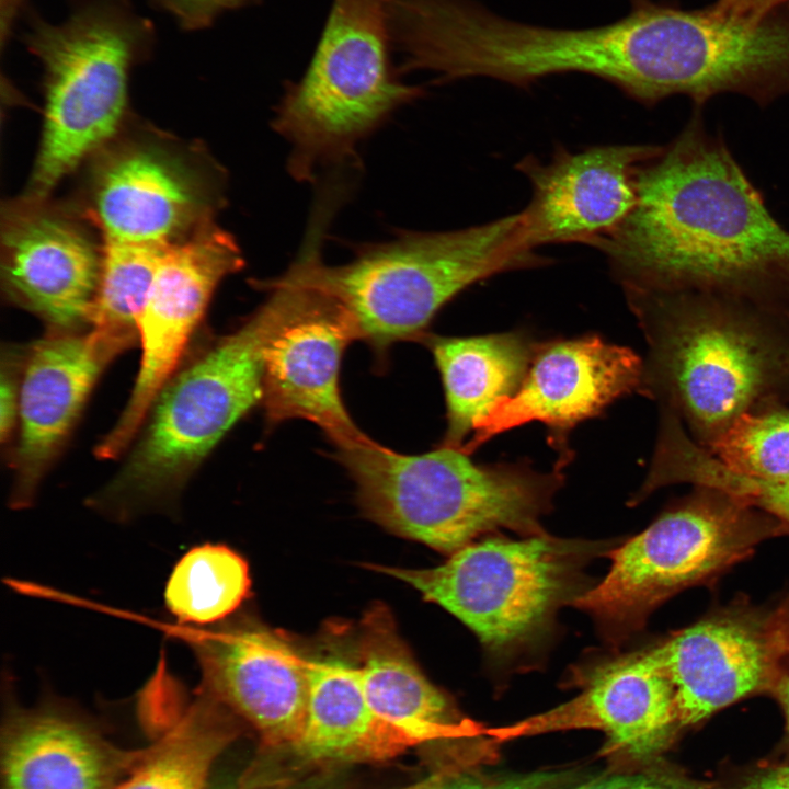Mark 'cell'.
Returning a JSON list of instances; mask_svg holds the SVG:
<instances>
[{
	"label": "cell",
	"mask_w": 789,
	"mask_h": 789,
	"mask_svg": "<svg viewBox=\"0 0 789 789\" xmlns=\"http://www.w3.org/2000/svg\"><path fill=\"white\" fill-rule=\"evenodd\" d=\"M573 789H719L714 784L679 773L647 770L615 774L584 782Z\"/></svg>",
	"instance_id": "f546056e"
},
{
	"label": "cell",
	"mask_w": 789,
	"mask_h": 789,
	"mask_svg": "<svg viewBox=\"0 0 789 789\" xmlns=\"http://www.w3.org/2000/svg\"><path fill=\"white\" fill-rule=\"evenodd\" d=\"M202 690L247 720L266 745H297L308 706V659L285 639L254 625L190 637Z\"/></svg>",
	"instance_id": "e0dca14e"
},
{
	"label": "cell",
	"mask_w": 789,
	"mask_h": 789,
	"mask_svg": "<svg viewBox=\"0 0 789 789\" xmlns=\"http://www.w3.org/2000/svg\"><path fill=\"white\" fill-rule=\"evenodd\" d=\"M121 352L92 329L49 333L33 345L21 378L12 507L34 500L99 376Z\"/></svg>",
	"instance_id": "ac0fdd59"
},
{
	"label": "cell",
	"mask_w": 789,
	"mask_h": 789,
	"mask_svg": "<svg viewBox=\"0 0 789 789\" xmlns=\"http://www.w3.org/2000/svg\"><path fill=\"white\" fill-rule=\"evenodd\" d=\"M624 291L648 345L640 393L698 445L789 403V310L723 291Z\"/></svg>",
	"instance_id": "7a4b0ae2"
},
{
	"label": "cell",
	"mask_w": 789,
	"mask_h": 789,
	"mask_svg": "<svg viewBox=\"0 0 789 789\" xmlns=\"http://www.w3.org/2000/svg\"><path fill=\"white\" fill-rule=\"evenodd\" d=\"M563 773L534 771L506 777H485L472 773L431 777L424 789H561Z\"/></svg>",
	"instance_id": "f1b7e54d"
},
{
	"label": "cell",
	"mask_w": 789,
	"mask_h": 789,
	"mask_svg": "<svg viewBox=\"0 0 789 789\" xmlns=\"http://www.w3.org/2000/svg\"><path fill=\"white\" fill-rule=\"evenodd\" d=\"M250 590L245 560L225 545L188 550L169 576L164 599L182 624L208 625L233 613Z\"/></svg>",
	"instance_id": "484cf974"
},
{
	"label": "cell",
	"mask_w": 789,
	"mask_h": 789,
	"mask_svg": "<svg viewBox=\"0 0 789 789\" xmlns=\"http://www.w3.org/2000/svg\"><path fill=\"white\" fill-rule=\"evenodd\" d=\"M361 631L359 678L376 714L416 744L474 734V723L421 672L386 606L369 609Z\"/></svg>",
	"instance_id": "44dd1931"
},
{
	"label": "cell",
	"mask_w": 789,
	"mask_h": 789,
	"mask_svg": "<svg viewBox=\"0 0 789 789\" xmlns=\"http://www.w3.org/2000/svg\"><path fill=\"white\" fill-rule=\"evenodd\" d=\"M425 342L441 374L446 434L441 445L460 449L467 436L522 385L538 343L525 333L438 336Z\"/></svg>",
	"instance_id": "603a6c76"
},
{
	"label": "cell",
	"mask_w": 789,
	"mask_h": 789,
	"mask_svg": "<svg viewBox=\"0 0 789 789\" xmlns=\"http://www.w3.org/2000/svg\"><path fill=\"white\" fill-rule=\"evenodd\" d=\"M741 789H789V766H774L757 771Z\"/></svg>",
	"instance_id": "e575fe53"
},
{
	"label": "cell",
	"mask_w": 789,
	"mask_h": 789,
	"mask_svg": "<svg viewBox=\"0 0 789 789\" xmlns=\"http://www.w3.org/2000/svg\"><path fill=\"white\" fill-rule=\"evenodd\" d=\"M597 249L624 289L723 291L789 310V232L700 114L643 163L632 211Z\"/></svg>",
	"instance_id": "6da1fadb"
},
{
	"label": "cell",
	"mask_w": 789,
	"mask_h": 789,
	"mask_svg": "<svg viewBox=\"0 0 789 789\" xmlns=\"http://www.w3.org/2000/svg\"><path fill=\"white\" fill-rule=\"evenodd\" d=\"M243 264L235 238L214 220L164 247L138 319L139 371L121 418L95 448L98 458H116L135 438L215 289Z\"/></svg>",
	"instance_id": "8fae6325"
},
{
	"label": "cell",
	"mask_w": 789,
	"mask_h": 789,
	"mask_svg": "<svg viewBox=\"0 0 789 789\" xmlns=\"http://www.w3.org/2000/svg\"><path fill=\"white\" fill-rule=\"evenodd\" d=\"M308 681L306 722L296 745L306 757L378 762L418 745L370 708L357 664L336 655L308 659Z\"/></svg>",
	"instance_id": "7402d4cb"
},
{
	"label": "cell",
	"mask_w": 789,
	"mask_h": 789,
	"mask_svg": "<svg viewBox=\"0 0 789 789\" xmlns=\"http://www.w3.org/2000/svg\"><path fill=\"white\" fill-rule=\"evenodd\" d=\"M660 146H594L558 149L542 163L526 157L517 169L531 198L523 209L533 245L584 243L598 248L625 222L637 202L641 167Z\"/></svg>",
	"instance_id": "2e32d148"
},
{
	"label": "cell",
	"mask_w": 789,
	"mask_h": 789,
	"mask_svg": "<svg viewBox=\"0 0 789 789\" xmlns=\"http://www.w3.org/2000/svg\"><path fill=\"white\" fill-rule=\"evenodd\" d=\"M335 446L334 456L355 482L368 518L449 556L501 528L524 537L545 534L541 517L563 483L559 471L481 465L444 445L416 455L367 436Z\"/></svg>",
	"instance_id": "3957f363"
},
{
	"label": "cell",
	"mask_w": 789,
	"mask_h": 789,
	"mask_svg": "<svg viewBox=\"0 0 789 789\" xmlns=\"http://www.w3.org/2000/svg\"><path fill=\"white\" fill-rule=\"evenodd\" d=\"M712 7L724 14L759 20L789 10V0H717Z\"/></svg>",
	"instance_id": "d6a6232c"
},
{
	"label": "cell",
	"mask_w": 789,
	"mask_h": 789,
	"mask_svg": "<svg viewBox=\"0 0 789 789\" xmlns=\"http://www.w3.org/2000/svg\"><path fill=\"white\" fill-rule=\"evenodd\" d=\"M142 39L138 21L99 4L78 10L60 24L33 27L27 42L44 67L45 112L24 196L47 198L78 164L112 140Z\"/></svg>",
	"instance_id": "9c48e42d"
},
{
	"label": "cell",
	"mask_w": 789,
	"mask_h": 789,
	"mask_svg": "<svg viewBox=\"0 0 789 789\" xmlns=\"http://www.w3.org/2000/svg\"><path fill=\"white\" fill-rule=\"evenodd\" d=\"M427 780H428V779H427ZM427 780H425V781H420V782H418V784H415V785H411V786L405 787V788H403V789H424L425 786H426V784H427Z\"/></svg>",
	"instance_id": "8d00e7d4"
},
{
	"label": "cell",
	"mask_w": 789,
	"mask_h": 789,
	"mask_svg": "<svg viewBox=\"0 0 789 789\" xmlns=\"http://www.w3.org/2000/svg\"><path fill=\"white\" fill-rule=\"evenodd\" d=\"M167 244L103 239L91 329L125 351L139 340L138 319Z\"/></svg>",
	"instance_id": "4316f807"
},
{
	"label": "cell",
	"mask_w": 789,
	"mask_h": 789,
	"mask_svg": "<svg viewBox=\"0 0 789 789\" xmlns=\"http://www.w3.org/2000/svg\"><path fill=\"white\" fill-rule=\"evenodd\" d=\"M389 33L388 0H333L311 62L273 121L291 146L288 168L297 180L352 157L359 140L422 94L395 78Z\"/></svg>",
	"instance_id": "ba28073f"
},
{
	"label": "cell",
	"mask_w": 789,
	"mask_h": 789,
	"mask_svg": "<svg viewBox=\"0 0 789 789\" xmlns=\"http://www.w3.org/2000/svg\"><path fill=\"white\" fill-rule=\"evenodd\" d=\"M105 146L88 185V215L102 239L168 244L214 220L222 175L203 153L147 135Z\"/></svg>",
	"instance_id": "30bf717a"
},
{
	"label": "cell",
	"mask_w": 789,
	"mask_h": 789,
	"mask_svg": "<svg viewBox=\"0 0 789 789\" xmlns=\"http://www.w3.org/2000/svg\"><path fill=\"white\" fill-rule=\"evenodd\" d=\"M299 285L297 304L265 353L263 399L267 423L302 419L335 444L361 439L340 389L344 351L357 340L343 307L315 285L301 262L288 268Z\"/></svg>",
	"instance_id": "5bb4252c"
},
{
	"label": "cell",
	"mask_w": 789,
	"mask_h": 789,
	"mask_svg": "<svg viewBox=\"0 0 789 789\" xmlns=\"http://www.w3.org/2000/svg\"><path fill=\"white\" fill-rule=\"evenodd\" d=\"M656 444L648 474L632 499L640 502L670 484L689 483L720 491L765 512L789 534V477L758 478L728 469L688 434L679 419L660 409Z\"/></svg>",
	"instance_id": "d4e9b609"
},
{
	"label": "cell",
	"mask_w": 789,
	"mask_h": 789,
	"mask_svg": "<svg viewBox=\"0 0 789 789\" xmlns=\"http://www.w3.org/2000/svg\"><path fill=\"white\" fill-rule=\"evenodd\" d=\"M674 689L682 727L755 694H770L784 650V599L720 607L650 647Z\"/></svg>",
	"instance_id": "7c38bea8"
},
{
	"label": "cell",
	"mask_w": 789,
	"mask_h": 789,
	"mask_svg": "<svg viewBox=\"0 0 789 789\" xmlns=\"http://www.w3.org/2000/svg\"><path fill=\"white\" fill-rule=\"evenodd\" d=\"M642 376L643 361L632 350L597 335L538 344L517 391L492 410L460 450L470 455L495 435L538 421L548 426L561 464L568 433L616 399L640 392Z\"/></svg>",
	"instance_id": "9a60e30c"
},
{
	"label": "cell",
	"mask_w": 789,
	"mask_h": 789,
	"mask_svg": "<svg viewBox=\"0 0 789 789\" xmlns=\"http://www.w3.org/2000/svg\"><path fill=\"white\" fill-rule=\"evenodd\" d=\"M102 259L103 241L72 210L24 195L2 210L3 290L50 333L90 324Z\"/></svg>",
	"instance_id": "4fadbf2b"
},
{
	"label": "cell",
	"mask_w": 789,
	"mask_h": 789,
	"mask_svg": "<svg viewBox=\"0 0 789 789\" xmlns=\"http://www.w3.org/2000/svg\"><path fill=\"white\" fill-rule=\"evenodd\" d=\"M262 285L271 291L267 300L162 387L124 466L92 500L96 507L126 517L141 504L173 494L262 402L266 348L299 296L297 285L284 278Z\"/></svg>",
	"instance_id": "5b68a950"
},
{
	"label": "cell",
	"mask_w": 789,
	"mask_h": 789,
	"mask_svg": "<svg viewBox=\"0 0 789 789\" xmlns=\"http://www.w3.org/2000/svg\"><path fill=\"white\" fill-rule=\"evenodd\" d=\"M170 717L115 789H205L211 767L236 734L231 711L201 689Z\"/></svg>",
	"instance_id": "cb8c5ba5"
},
{
	"label": "cell",
	"mask_w": 789,
	"mask_h": 789,
	"mask_svg": "<svg viewBox=\"0 0 789 789\" xmlns=\"http://www.w3.org/2000/svg\"><path fill=\"white\" fill-rule=\"evenodd\" d=\"M770 695L782 709L789 743V597L784 598V650L777 681Z\"/></svg>",
	"instance_id": "836d02e7"
},
{
	"label": "cell",
	"mask_w": 789,
	"mask_h": 789,
	"mask_svg": "<svg viewBox=\"0 0 789 789\" xmlns=\"http://www.w3.org/2000/svg\"><path fill=\"white\" fill-rule=\"evenodd\" d=\"M613 544L547 533L522 539L490 537L428 569L375 565L464 622L490 660L510 663L540 647L557 611L586 590L585 569Z\"/></svg>",
	"instance_id": "8992f818"
},
{
	"label": "cell",
	"mask_w": 789,
	"mask_h": 789,
	"mask_svg": "<svg viewBox=\"0 0 789 789\" xmlns=\"http://www.w3.org/2000/svg\"><path fill=\"white\" fill-rule=\"evenodd\" d=\"M14 359L11 353H8V357L2 359L0 384V434L2 442L10 438L19 416L22 375L19 376Z\"/></svg>",
	"instance_id": "1f68e13d"
},
{
	"label": "cell",
	"mask_w": 789,
	"mask_h": 789,
	"mask_svg": "<svg viewBox=\"0 0 789 789\" xmlns=\"http://www.w3.org/2000/svg\"><path fill=\"white\" fill-rule=\"evenodd\" d=\"M233 789H305L288 781L263 778L256 771H248Z\"/></svg>",
	"instance_id": "d590c367"
},
{
	"label": "cell",
	"mask_w": 789,
	"mask_h": 789,
	"mask_svg": "<svg viewBox=\"0 0 789 789\" xmlns=\"http://www.w3.org/2000/svg\"><path fill=\"white\" fill-rule=\"evenodd\" d=\"M785 534L782 524L765 512L695 487L643 531L613 548L606 576L573 605L593 618L606 642L620 645L665 601L711 583L761 542Z\"/></svg>",
	"instance_id": "52a82bcc"
},
{
	"label": "cell",
	"mask_w": 789,
	"mask_h": 789,
	"mask_svg": "<svg viewBox=\"0 0 789 789\" xmlns=\"http://www.w3.org/2000/svg\"><path fill=\"white\" fill-rule=\"evenodd\" d=\"M186 28L207 26L219 13L243 0H157Z\"/></svg>",
	"instance_id": "4dcf8cb0"
},
{
	"label": "cell",
	"mask_w": 789,
	"mask_h": 789,
	"mask_svg": "<svg viewBox=\"0 0 789 789\" xmlns=\"http://www.w3.org/2000/svg\"><path fill=\"white\" fill-rule=\"evenodd\" d=\"M705 449L741 474L789 477V408L743 414Z\"/></svg>",
	"instance_id": "83f0119b"
},
{
	"label": "cell",
	"mask_w": 789,
	"mask_h": 789,
	"mask_svg": "<svg viewBox=\"0 0 789 789\" xmlns=\"http://www.w3.org/2000/svg\"><path fill=\"white\" fill-rule=\"evenodd\" d=\"M140 753L107 745L83 722L53 710L16 713L2 751L4 789H115Z\"/></svg>",
	"instance_id": "ffe728a7"
},
{
	"label": "cell",
	"mask_w": 789,
	"mask_h": 789,
	"mask_svg": "<svg viewBox=\"0 0 789 789\" xmlns=\"http://www.w3.org/2000/svg\"><path fill=\"white\" fill-rule=\"evenodd\" d=\"M320 245L302 251L308 277L343 307L357 340L381 359L397 342L421 341L436 313L472 284L546 264L523 210L469 228L402 235L339 266L322 262Z\"/></svg>",
	"instance_id": "277c9868"
},
{
	"label": "cell",
	"mask_w": 789,
	"mask_h": 789,
	"mask_svg": "<svg viewBox=\"0 0 789 789\" xmlns=\"http://www.w3.org/2000/svg\"><path fill=\"white\" fill-rule=\"evenodd\" d=\"M574 677L581 687L575 698L518 728H597L611 750L644 759L682 727L674 686L650 647L594 661Z\"/></svg>",
	"instance_id": "d6986e66"
}]
</instances>
